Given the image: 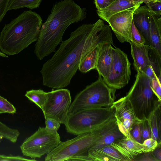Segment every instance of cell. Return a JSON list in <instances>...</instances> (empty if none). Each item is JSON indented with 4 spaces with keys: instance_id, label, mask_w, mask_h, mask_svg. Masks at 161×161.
<instances>
[{
    "instance_id": "cell-30",
    "label": "cell",
    "mask_w": 161,
    "mask_h": 161,
    "mask_svg": "<svg viewBox=\"0 0 161 161\" xmlns=\"http://www.w3.org/2000/svg\"><path fill=\"white\" fill-rule=\"evenodd\" d=\"M140 122L135 123L132 125L130 128V133L134 140L138 142L142 143L140 127Z\"/></svg>"
},
{
    "instance_id": "cell-25",
    "label": "cell",
    "mask_w": 161,
    "mask_h": 161,
    "mask_svg": "<svg viewBox=\"0 0 161 161\" xmlns=\"http://www.w3.org/2000/svg\"><path fill=\"white\" fill-rule=\"evenodd\" d=\"M20 134L18 129L10 127L0 121V139H4L14 143L17 142Z\"/></svg>"
},
{
    "instance_id": "cell-41",
    "label": "cell",
    "mask_w": 161,
    "mask_h": 161,
    "mask_svg": "<svg viewBox=\"0 0 161 161\" xmlns=\"http://www.w3.org/2000/svg\"><path fill=\"white\" fill-rule=\"evenodd\" d=\"M147 0V2L146 3H148L149 2H150L161 1V0Z\"/></svg>"
},
{
    "instance_id": "cell-20",
    "label": "cell",
    "mask_w": 161,
    "mask_h": 161,
    "mask_svg": "<svg viewBox=\"0 0 161 161\" xmlns=\"http://www.w3.org/2000/svg\"><path fill=\"white\" fill-rule=\"evenodd\" d=\"M150 40L148 45L161 55V17L150 11L149 17Z\"/></svg>"
},
{
    "instance_id": "cell-7",
    "label": "cell",
    "mask_w": 161,
    "mask_h": 161,
    "mask_svg": "<svg viewBox=\"0 0 161 161\" xmlns=\"http://www.w3.org/2000/svg\"><path fill=\"white\" fill-rule=\"evenodd\" d=\"M114 116L111 107L86 109L69 115L64 125L67 132L78 135L94 131Z\"/></svg>"
},
{
    "instance_id": "cell-39",
    "label": "cell",
    "mask_w": 161,
    "mask_h": 161,
    "mask_svg": "<svg viewBox=\"0 0 161 161\" xmlns=\"http://www.w3.org/2000/svg\"><path fill=\"white\" fill-rule=\"evenodd\" d=\"M144 73L151 79L157 77L151 65L147 68Z\"/></svg>"
},
{
    "instance_id": "cell-35",
    "label": "cell",
    "mask_w": 161,
    "mask_h": 161,
    "mask_svg": "<svg viewBox=\"0 0 161 161\" xmlns=\"http://www.w3.org/2000/svg\"><path fill=\"white\" fill-rule=\"evenodd\" d=\"M134 161H157L151 152L143 153L136 156Z\"/></svg>"
},
{
    "instance_id": "cell-16",
    "label": "cell",
    "mask_w": 161,
    "mask_h": 161,
    "mask_svg": "<svg viewBox=\"0 0 161 161\" xmlns=\"http://www.w3.org/2000/svg\"><path fill=\"white\" fill-rule=\"evenodd\" d=\"M130 43L134 67L137 71H139L144 73L147 68L151 65L149 53V45L137 44L131 42Z\"/></svg>"
},
{
    "instance_id": "cell-26",
    "label": "cell",
    "mask_w": 161,
    "mask_h": 161,
    "mask_svg": "<svg viewBox=\"0 0 161 161\" xmlns=\"http://www.w3.org/2000/svg\"><path fill=\"white\" fill-rule=\"evenodd\" d=\"M140 127L142 143L146 139L151 138V130L148 119L142 120L140 123Z\"/></svg>"
},
{
    "instance_id": "cell-5",
    "label": "cell",
    "mask_w": 161,
    "mask_h": 161,
    "mask_svg": "<svg viewBox=\"0 0 161 161\" xmlns=\"http://www.w3.org/2000/svg\"><path fill=\"white\" fill-rule=\"evenodd\" d=\"M136 117L142 121L148 119L154 110L161 105L152 88V79L143 72L137 71L135 82L126 96Z\"/></svg>"
},
{
    "instance_id": "cell-27",
    "label": "cell",
    "mask_w": 161,
    "mask_h": 161,
    "mask_svg": "<svg viewBox=\"0 0 161 161\" xmlns=\"http://www.w3.org/2000/svg\"><path fill=\"white\" fill-rule=\"evenodd\" d=\"M131 42L137 44H147L145 38L135 25L133 20L131 24Z\"/></svg>"
},
{
    "instance_id": "cell-34",
    "label": "cell",
    "mask_w": 161,
    "mask_h": 161,
    "mask_svg": "<svg viewBox=\"0 0 161 161\" xmlns=\"http://www.w3.org/2000/svg\"><path fill=\"white\" fill-rule=\"evenodd\" d=\"M152 88L156 95L161 100V81L157 77L152 79Z\"/></svg>"
},
{
    "instance_id": "cell-14",
    "label": "cell",
    "mask_w": 161,
    "mask_h": 161,
    "mask_svg": "<svg viewBox=\"0 0 161 161\" xmlns=\"http://www.w3.org/2000/svg\"><path fill=\"white\" fill-rule=\"evenodd\" d=\"M101 130V137L91 148L110 145L112 143L125 137L119 128L115 115L102 126Z\"/></svg>"
},
{
    "instance_id": "cell-31",
    "label": "cell",
    "mask_w": 161,
    "mask_h": 161,
    "mask_svg": "<svg viewBox=\"0 0 161 161\" xmlns=\"http://www.w3.org/2000/svg\"><path fill=\"white\" fill-rule=\"evenodd\" d=\"M159 143L157 141L152 138L146 139L142 143L144 153L153 151L157 147Z\"/></svg>"
},
{
    "instance_id": "cell-24",
    "label": "cell",
    "mask_w": 161,
    "mask_h": 161,
    "mask_svg": "<svg viewBox=\"0 0 161 161\" xmlns=\"http://www.w3.org/2000/svg\"><path fill=\"white\" fill-rule=\"evenodd\" d=\"M42 0H10L8 6V11L26 8L33 9L39 7Z\"/></svg>"
},
{
    "instance_id": "cell-11",
    "label": "cell",
    "mask_w": 161,
    "mask_h": 161,
    "mask_svg": "<svg viewBox=\"0 0 161 161\" xmlns=\"http://www.w3.org/2000/svg\"><path fill=\"white\" fill-rule=\"evenodd\" d=\"M140 6L124 10L113 15L109 18L108 23L120 42H131L133 14L135 10Z\"/></svg>"
},
{
    "instance_id": "cell-36",
    "label": "cell",
    "mask_w": 161,
    "mask_h": 161,
    "mask_svg": "<svg viewBox=\"0 0 161 161\" xmlns=\"http://www.w3.org/2000/svg\"><path fill=\"white\" fill-rule=\"evenodd\" d=\"M115 0H94V2L97 10H100L109 6Z\"/></svg>"
},
{
    "instance_id": "cell-32",
    "label": "cell",
    "mask_w": 161,
    "mask_h": 161,
    "mask_svg": "<svg viewBox=\"0 0 161 161\" xmlns=\"http://www.w3.org/2000/svg\"><path fill=\"white\" fill-rule=\"evenodd\" d=\"M145 4L151 12L158 17H161V1L150 2Z\"/></svg>"
},
{
    "instance_id": "cell-33",
    "label": "cell",
    "mask_w": 161,
    "mask_h": 161,
    "mask_svg": "<svg viewBox=\"0 0 161 161\" xmlns=\"http://www.w3.org/2000/svg\"><path fill=\"white\" fill-rule=\"evenodd\" d=\"M36 161L34 159H28L20 156L0 154V161Z\"/></svg>"
},
{
    "instance_id": "cell-9",
    "label": "cell",
    "mask_w": 161,
    "mask_h": 161,
    "mask_svg": "<svg viewBox=\"0 0 161 161\" xmlns=\"http://www.w3.org/2000/svg\"><path fill=\"white\" fill-rule=\"evenodd\" d=\"M71 98L69 91L60 88L47 92V98L42 110L45 118L53 119L65 125L69 114Z\"/></svg>"
},
{
    "instance_id": "cell-6",
    "label": "cell",
    "mask_w": 161,
    "mask_h": 161,
    "mask_svg": "<svg viewBox=\"0 0 161 161\" xmlns=\"http://www.w3.org/2000/svg\"><path fill=\"white\" fill-rule=\"evenodd\" d=\"M116 90L109 87L98 74L97 80L77 94L71 103L69 115L86 109L111 107Z\"/></svg>"
},
{
    "instance_id": "cell-17",
    "label": "cell",
    "mask_w": 161,
    "mask_h": 161,
    "mask_svg": "<svg viewBox=\"0 0 161 161\" xmlns=\"http://www.w3.org/2000/svg\"><path fill=\"white\" fill-rule=\"evenodd\" d=\"M90 161H126L125 158L110 145L90 148L88 152Z\"/></svg>"
},
{
    "instance_id": "cell-22",
    "label": "cell",
    "mask_w": 161,
    "mask_h": 161,
    "mask_svg": "<svg viewBox=\"0 0 161 161\" xmlns=\"http://www.w3.org/2000/svg\"><path fill=\"white\" fill-rule=\"evenodd\" d=\"M151 127V138L161 143V105L154 110L148 119Z\"/></svg>"
},
{
    "instance_id": "cell-38",
    "label": "cell",
    "mask_w": 161,
    "mask_h": 161,
    "mask_svg": "<svg viewBox=\"0 0 161 161\" xmlns=\"http://www.w3.org/2000/svg\"><path fill=\"white\" fill-rule=\"evenodd\" d=\"M161 143H159L157 147L152 152V154L157 161H161Z\"/></svg>"
},
{
    "instance_id": "cell-8",
    "label": "cell",
    "mask_w": 161,
    "mask_h": 161,
    "mask_svg": "<svg viewBox=\"0 0 161 161\" xmlns=\"http://www.w3.org/2000/svg\"><path fill=\"white\" fill-rule=\"evenodd\" d=\"M58 132L47 131L45 127L40 126L33 134L26 138L20 147L23 155L35 159L47 154L61 142Z\"/></svg>"
},
{
    "instance_id": "cell-37",
    "label": "cell",
    "mask_w": 161,
    "mask_h": 161,
    "mask_svg": "<svg viewBox=\"0 0 161 161\" xmlns=\"http://www.w3.org/2000/svg\"><path fill=\"white\" fill-rule=\"evenodd\" d=\"M10 0H0V23L8 11V6Z\"/></svg>"
},
{
    "instance_id": "cell-1",
    "label": "cell",
    "mask_w": 161,
    "mask_h": 161,
    "mask_svg": "<svg viewBox=\"0 0 161 161\" xmlns=\"http://www.w3.org/2000/svg\"><path fill=\"white\" fill-rule=\"evenodd\" d=\"M103 42L113 44L112 33L108 25L99 19L93 24H84L62 41L51 58L43 65L40 72L43 85L60 89L69 85L78 69L82 57Z\"/></svg>"
},
{
    "instance_id": "cell-10",
    "label": "cell",
    "mask_w": 161,
    "mask_h": 161,
    "mask_svg": "<svg viewBox=\"0 0 161 161\" xmlns=\"http://www.w3.org/2000/svg\"><path fill=\"white\" fill-rule=\"evenodd\" d=\"M127 55L118 48L113 49L112 62L109 73L103 79L110 87L115 90L122 88L128 83L131 71Z\"/></svg>"
},
{
    "instance_id": "cell-29",
    "label": "cell",
    "mask_w": 161,
    "mask_h": 161,
    "mask_svg": "<svg viewBox=\"0 0 161 161\" xmlns=\"http://www.w3.org/2000/svg\"><path fill=\"white\" fill-rule=\"evenodd\" d=\"M45 119V127L46 130L48 132L53 133H57L59 129L60 124L56 120L51 118Z\"/></svg>"
},
{
    "instance_id": "cell-40",
    "label": "cell",
    "mask_w": 161,
    "mask_h": 161,
    "mask_svg": "<svg viewBox=\"0 0 161 161\" xmlns=\"http://www.w3.org/2000/svg\"><path fill=\"white\" fill-rule=\"evenodd\" d=\"M0 56L3 57L7 58L8 57V56L3 53L0 49Z\"/></svg>"
},
{
    "instance_id": "cell-19",
    "label": "cell",
    "mask_w": 161,
    "mask_h": 161,
    "mask_svg": "<svg viewBox=\"0 0 161 161\" xmlns=\"http://www.w3.org/2000/svg\"><path fill=\"white\" fill-rule=\"evenodd\" d=\"M143 3L133 0H115L107 7L97 10V13L101 19L108 22L109 18L113 15L135 6L141 5Z\"/></svg>"
},
{
    "instance_id": "cell-2",
    "label": "cell",
    "mask_w": 161,
    "mask_h": 161,
    "mask_svg": "<svg viewBox=\"0 0 161 161\" xmlns=\"http://www.w3.org/2000/svg\"><path fill=\"white\" fill-rule=\"evenodd\" d=\"M86 9L73 0L56 3L46 21L42 24L34 53L39 60L55 51L62 41L63 35L71 24L82 21L86 17Z\"/></svg>"
},
{
    "instance_id": "cell-21",
    "label": "cell",
    "mask_w": 161,
    "mask_h": 161,
    "mask_svg": "<svg viewBox=\"0 0 161 161\" xmlns=\"http://www.w3.org/2000/svg\"><path fill=\"white\" fill-rule=\"evenodd\" d=\"M99 44L82 57L78 69L82 73H86L91 70L95 69Z\"/></svg>"
},
{
    "instance_id": "cell-4",
    "label": "cell",
    "mask_w": 161,
    "mask_h": 161,
    "mask_svg": "<svg viewBox=\"0 0 161 161\" xmlns=\"http://www.w3.org/2000/svg\"><path fill=\"white\" fill-rule=\"evenodd\" d=\"M103 125L92 132L78 135L72 139L61 142L47 154L45 160L90 161L88 156V151L101 137V128Z\"/></svg>"
},
{
    "instance_id": "cell-15",
    "label": "cell",
    "mask_w": 161,
    "mask_h": 161,
    "mask_svg": "<svg viewBox=\"0 0 161 161\" xmlns=\"http://www.w3.org/2000/svg\"><path fill=\"white\" fill-rule=\"evenodd\" d=\"M113 48L108 42L101 43L99 45L95 69L103 79L107 77L112 64Z\"/></svg>"
},
{
    "instance_id": "cell-3",
    "label": "cell",
    "mask_w": 161,
    "mask_h": 161,
    "mask_svg": "<svg viewBox=\"0 0 161 161\" xmlns=\"http://www.w3.org/2000/svg\"><path fill=\"white\" fill-rule=\"evenodd\" d=\"M40 15L31 10L23 12L6 24L0 34V49L8 55L17 54L37 40L42 24Z\"/></svg>"
},
{
    "instance_id": "cell-23",
    "label": "cell",
    "mask_w": 161,
    "mask_h": 161,
    "mask_svg": "<svg viewBox=\"0 0 161 161\" xmlns=\"http://www.w3.org/2000/svg\"><path fill=\"white\" fill-rule=\"evenodd\" d=\"M47 92L39 89L27 91L25 96L42 110L47 98Z\"/></svg>"
},
{
    "instance_id": "cell-42",
    "label": "cell",
    "mask_w": 161,
    "mask_h": 161,
    "mask_svg": "<svg viewBox=\"0 0 161 161\" xmlns=\"http://www.w3.org/2000/svg\"><path fill=\"white\" fill-rule=\"evenodd\" d=\"M3 113L1 112V111H0V114H3Z\"/></svg>"
},
{
    "instance_id": "cell-13",
    "label": "cell",
    "mask_w": 161,
    "mask_h": 161,
    "mask_svg": "<svg viewBox=\"0 0 161 161\" xmlns=\"http://www.w3.org/2000/svg\"><path fill=\"white\" fill-rule=\"evenodd\" d=\"M110 145L114 148L126 161H134L136 156L144 153L142 143L128 137L117 140Z\"/></svg>"
},
{
    "instance_id": "cell-12",
    "label": "cell",
    "mask_w": 161,
    "mask_h": 161,
    "mask_svg": "<svg viewBox=\"0 0 161 161\" xmlns=\"http://www.w3.org/2000/svg\"><path fill=\"white\" fill-rule=\"evenodd\" d=\"M113 108L116 122L120 131L126 137L132 138L130 128L135 123L141 122L136 116L130 102L126 96L114 101Z\"/></svg>"
},
{
    "instance_id": "cell-18",
    "label": "cell",
    "mask_w": 161,
    "mask_h": 161,
    "mask_svg": "<svg viewBox=\"0 0 161 161\" xmlns=\"http://www.w3.org/2000/svg\"><path fill=\"white\" fill-rule=\"evenodd\" d=\"M150 12L147 6H140L134 11L132 16L134 25L144 36L147 45L150 40L148 17Z\"/></svg>"
},
{
    "instance_id": "cell-28",
    "label": "cell",
    "mask_w": 161,
    "mask_h": 161,
    "mask_svg": "<svg viewBox=\"0 0 161 161\" xmlns=\"http://www.w3.org/2000/svg\"><path fill=\"white\" fill-rule=\"evenodd\" d=\"M0 111L3 113L13 114L16 110L14 105L3 97L0 96Z\"/></svg>"
}]
</instances>
